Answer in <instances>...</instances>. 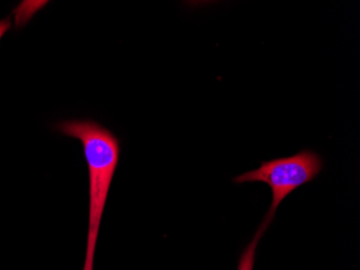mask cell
I'll list each match as a JSON object with an SVG mask.
<instances>
[{"label": "cell", "instance_id": "277c9868", "mask_svg": "<svg viewBox=\"0 0 360 270\" xmlns=\"http://www.w3.org/2000/svg\"><path fill=\"white\" fill-rule=\"evenodd\" d=\"M11 27V19L9 18H6V19L0 20V40L3 38V36L5 35L6 32L10 30Z\"/></svg>", "mask_w": 360, "mask_h": 270}, {"label": "cell", "instance_id": "3957f363", "mask_svg": "<svg viewBox=\"0 0 360 270\" xmlns=\"http://www.w3.org/2000/svg\"><path fill=\"white\" fill-rule=\"evenodd\" d=\"M269 226H270V223L266 222V221H264L262 224L260 225L252 243L248 245V247L243 252V254L240 255L238 270H254L257 247H258L259 241L262 238V235L266 233Z\"/></svg>", "mask_w": 360, "mask_h": 270}, {"label": "cell", "instance_id": "6da1fadb", "mask_svg": "<svg viewBox=\"0 0 360 270\" xmlns=\"http://www.w3.org/2000/svg\"><path fill=\"white\" fill-rule=\"evenodd\" d=\"M54 130L82 144L89 173V231L84 269L94 270L95 251L109 190L120 158V141L107 128L90 119L64 121Z\"/></svg>", "mask_w": 360, "mask_h": 270}, {"label": "cell", "instance_id": "7a4b0ae2", "mask_svg": "<svg viewBox=\"0 0 360 270\" xmlns=\"http://www.w3.org/2000/svg\"><path fill=\"white\" fill-rule=\"evenodd\" d=\"M321 156L313 150H301L290 157L264 161L258 168L240 174L234 178L236 184L266 183L272 190V204L266 215V221L272 223L277 209L283 201L297 188L312 182L323 170Z\"/></svg>", "mask_w": 360, "mask_h": 270}]
</instances>
